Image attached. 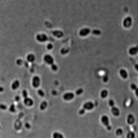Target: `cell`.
Returning a JSON list of instances; mask_svg holds the SVG:
<instances>
[{"label":"cell","mask_w":138,"mask_h":138,"mask_svg":"<svg viewBox=\"0 0 138 138\" xmlns=\"http://www.w3.org/2000/svg\"><path fill=\"white\" fill-rule=\"evenodd\" d=\"M47 40H49V37H47L46 33H37V35H36V41H37V42L45 44Z\"/></svg>","instance_id":"6da1fadb"},{"label":"cell","mask_w":138,"mask_h":138,"mask_svg":"<svg viewBox=\"0 0 138 138\" xmlns=\"http://www.w3.org/2000/svg\"><path fill=\"white\" fill-rule=\"evenodd\" d=\"M42 60H44V63H46L49 65H52L54 64V56L51 54H45L44 58H42Z\"/></svg>","instance_id":"7a4b0ae2"},{"label":"cell","mask_w":138,"mask_h":138,"mask_svg":"<svg viewBox=\"0 0 138 138\" xmlns=\"http://www.w3.org/2000/svg\"><path fill=\"white\" fill-rule=\"evenodd\" d=\"M90 33H91V30L87 28V27H83V28L79 30V36H81V37H86V36H88Z\"/></svg>","instance_id":"3957f363"},{"label":"cell","mask_w":138,"mask_h":138,"mask_svg":"<svg viewBox=\"0 0 138 138\" xmlns=\"http://www.w3.org/2000/svg\"><path fill=\"white\" fill-rule=\"evenodd\" d=\"M26 60L28 62V63H33L35 62V54H27V56H26Z\"/></svg>","instance_id":"277c9868"},{"label":"cell","mask_w":138,"mask_h":138,"mask_svg":"<svg viewBox=\"0 0 138 138\" xmlns=\"http://www.w3.org/2000/svg\"><path fill=\"white\" fill-rule=\"evenodd\" d=\"M32 81H33V82H32V83H33V86H37V85H38V81H40V78H38V77H35Z\"/></svg>","instance_id":"5b68a950"},{"label":"cell","mask_w":138,"mask_h":138,"mask_svg":"<svg viewBox=\"0 0 138 138\" xmlns=\"http://www.w3.org/2000/svg\"><path fill=\"white\" fill-rule=\"evenodd\" d=\"M54 35H55L56 37H62V36H63V33H62L60 31H59V30H56V31H54Z\"/></svg>","instance_id":"8992f818"},{"label":"cell","mask_w":138,"mask_h":138,"mask_svg":"<svg viewBox=\"0 0 138 138\" xmlns=\"http://www.w3.org/2000/svg\"><path fill=\"white\" fill-rule=\"evenodd\" d=\"M17 64H18V65H22V64H23V60H22L21 58H18V59H17Z\"/></svg>","instance_id":"52a82bcc"},{"label":"cell","mask_w":138,"mask_h":138,"mask_svg":"<svg viewBox=\"0 0 138 138\" xmlns=\"http://www.w3.org/2000/svg\"><path fill=\"white\" fill-rule=\"evenodd\" d=\"M46 49H47V50H51V49H52V44H47V45H46Z\"/></svg>","instance_id":"ba28073f"},{"label":"cell","mask_w":138,"mask_h":138,"mask_svg":"<svg viewBox=\"0 0 138 138\" xmlns=\"http://www.w3.org/2000/svg\"><path fill=\"white\" fill-rule=\"evenodd\" d=\"M51 69H54V70H56V69H58V67H56V65H54V64H52V65H51Z\"/></svg>","instance_id":"9c48e42d"},{"label":"cell","mask_w":138,"mask_h":138,"mask_svg":"<svg viewBox=\"0 0 138 138\" xmlns=\"http://www.w3.org/2000/svg\"><path fill=\"white\" fill-rule=\"evenodd\" d=\"M18 86V81H14V85H13V87H17Z\"/></svg>","instance_id":"30bf717a"}]
</instances>
